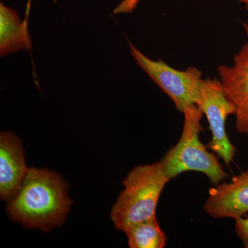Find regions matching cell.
I'll use <instances>...</instances> for the list:
<instances>
[{
	"instance_id": "obj_15",
	"label": "cell",
	"mask_w": 248,
	"mask_h": 248,
	"mask_svg": "<svg viewBox=\"0 0 248 248\" xmlns=\"http://www.w3.org/2000/svg\"><path fill=\"white\" fill-rule=\"evenodd\" d=\"M243 26H244L245 32H246V35H247L248 37V24L247 23H243Z\"/></svg>"
},
{
	"instance_id": "obj_5",
	"label": "cell",
	"mask_w": 248,
	"mask_h": 248,
	"mask_svg": "<svg viewBox=\"0 0 248 248\" xmlns=\"http://www.w3.org/2000/svg\"><path fill=\"white\" fill-rule=\"evenodd\" d=\"M196 106L208 122L212 139L208 148L229 165L236 154V148L227 135L226 123L228 116L234 115L235 108L227 97L219 79L203 80Z\"/></svg>"
},
{
	"instance_id": "obj_3",
	"label": "cell",
	"mask_w": 248,
	"mask_h": 248,
	"mask_svg": "<svg viewBox=\"0 0 248 248\" xmlns=\"http://www.w3.org/2000/svg\"><path fill=\"white\" fill-rule=\"evenodd\" d=\"M184 116L182 136L175 146L160 161L164 174L169 180L187 171L203 173L213 185L224 180L228 174L223 170L215 153H210L200 141L203 130L201 124L203 112L192 105L182 112Z\"/></svg>"
},
{
	"instance_id": "obj_1",
	"label": "cell",
	"mask_w": 248,
	"mask_h": 248,
	"mask_svg": "<svg viewBox=\"0 0 248 248\" xmlns=\"http://www.w3.org/2000/svg\"><path fill=\"white\" fill-rule=\"evenodd\" d=\"M68 188L59 173L31 168L6 212L13 221L26 228L48 232L66 221L73 204Z\"/></svg>"
},
{
	"instance_id": "obj_12",
	"label": "cell",
	"mask_w": 248,
	"mask_h": 248,
	"mask_svg": "<svg viewBox=\"0 0 248 248\" xmlns=\"http://www.w3.org/2000/svg\"><path fill=\"white\" fill-rule=\"evenodd\" d=\"M140 1V0H122L120 4L114 9V14H128L133 12Z\"/></svg>"
},
{
	"instance_id": "obj_13",
	"label": "cell",
	"mask_w": 248,
	"mask_h": 248,
	"mask_svg": "<svg viewBox=\"0 0 248 248\" xmlns=\"http://www.w3.org/2000/svg\"><path fill=\"white\" fill-rule=\"evenodd\" d=\"M31 1H32V0H28L27 11H26V19H28V17H29V11H30L31 9Z\"/></svg>"
},
{
	"instance_id": "obj_8",
	"label": "cell",
	"mask_w": 248,
	"mask_h": 248,
	"mask_svg": "<svg viewBox=\"0 0 248 248\" xmlns=\"http://www.w3.org/2000/svg\"><path fill=\"white\" fill-rule=\"evenodd\" d=\"M29 168L22 141L11 132L0 135V198L9 202L17 193Z\"/></svg>"
},
{
	"instance_id": "obj_10",
	"label": "cell",
	"mask_w": 248,
	"mask_h": 248,
	"mask_svg": "<svg viewBox=\"0 0 248 248\" xmlns=\"http://www.w3.org/2000/svg\"><path fill=\"white\" fill-rule=\"evenodd\" d=\"M124 232L130 248H163L167 242L156 217L133 225Z\"/></svg>"
},
{
	"instance_id": "obj_14",
	"label": "cell",
	"mask_w": 248,
	"mask_h": 248,
	"mask_svg": "<svg viewBox=\"0 0 248 248\" xmlns=\"http://www.w3.org/2000/svg\"><path fill=\"white\" fill-rule=\"evenodd\" d=\"M239 1L241 4H244L246 6V9L248 12V0H239Z\"/></svg>"
},
{
	"instance_id": "obj_7",
	"label": "cell",
	"mask_w": 248,
	"mask_h": 248,
	"mask_svg": "<svg viewBox=\"0 0 248 248\" xmlns=\"http://www.w3.org/2000/svg\"><path fill=\"white\" fill-rule=\"evenodd\" d=\"M203 210L214 218L236 219L248 213V170L210 188Z\"/></svg>"
},
{
	"instance_id": "obj_2",
	"label": "cell",
	"mask_w": 248,
	"mask_h": 248,
	"mask_svg": "<svg viewBox=\"0 0 248 248\" xmlns=\"http://www.w3.org/2000/svg\"><path fill=\"white\" fill-rule=\"evenodd\" d=\"M169 181L160 162L134 168L122 182L124 189L111 210L116 229L124 232L156 217L160 195Z\"/></svg>"
},
{
	"instance_id": "obj_11",
	"label": "cell",
	"mask_w": 248,
	"mask_h": 248,
	"mask_svg": "<svg viewBox=\"0 0 248 248\" xmlns=\"http://www.w3.org/2000/svg\"><path fill=\"white\" fill-rule=\"evenodd\" d=\"M235 220V232L242 241L244 247L248 248V218L239 217Z\"/></svg>"
},
{
	"instance_id": "obj_4",
	"label": "cell",
	"mask_w": 248,
	"mask_h": 248,
	"mask_svg": "<svg viewBox=\"0 0 248 248\" xmlns=\"http://www.w3.org/2000/svg\"><path fill=\"white\" fill-rule=\"evenodd\" d=\"M128 45L137 64L170 98L179 112L196 105L203 80L200 69L189 67L185 71H179L161 60H152L131 42H128Z\"/></svg>"
},
{
	"instance_id": "obj_6",
	"label": "cell",
	"mask_w": 248,
	"mask_h": 248,
	"mask_svg": "<svg viewBox=\"0 0 248 248\" xmlns=\"http://www.w3.org/2000/svg\"><path fill=\"white\" fill-rule=\"evenodd\" d=\"M218 73L227 97L235 108L236 131L248 134V42L235 54L232 65H220Z\"/></svg>"
},
{
	"instance_id": "obj_9",
	"label": "cell",
	"mask_w": 248,
	"mask_h": 248,
	"mask_svg": "<svg viewBox=\"0 0 248 248\" xmlns=\"http://www.w3.org/2000/svg\"><path fill=\"white\" fill-rule=\"evenodd\" d=\"M31 42L28 31V19L21 21L15 10L0 4V54L29 50Z\"/></svg>"
}]
</instances>
